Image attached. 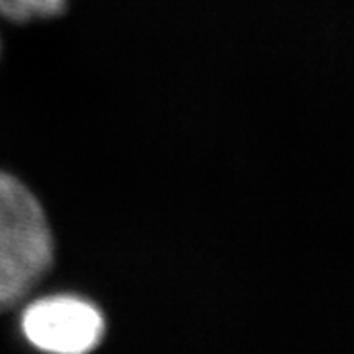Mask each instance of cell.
<instances>
[{
	"label": "cell",
	"instance_id": "6da1fadb",
	"mask_svg": "<svg viewBox=\"0 0 354 354\" xmlns=\"http://www.w3.org/2000/svg\"><path fill=\"white\" fill-rule=\"evenodd\" d=\"M42 206L19 179L0 172V313L17 308L53 266Z\"/></svg>",
	"mask_w": 354,
	"mask_h": 354
},
{
	"label": "cell",
	"instance_id": "7a4b0ae2",
	"mask_svg": "<svg viewBox=\"0 0 354 354\" xmlns=\"http://www.w3.org/2000/svg\"><path fill=\"white\" fill-rule=\"evenodd\" d=\"M22 333L29 344L55 354H84L105 336V318L88 300L56 295L37 300L22 315Z\"/></svg>",
	"mask_w": 354,
	"mask_h": 354
},
{
	"label": "cell",
	"instance_id": "3957f363",
	"mask_svg": "<svg viewBox=\"0 0 354 354\" xmlns=\"http://www.w3.org/2000/svg\"><path fill=\"white\" fill-rule=\"evenodd\" d=\"M66 8L67 0H0V15L13 22L51 19L64 13Z\"/></svg>",
	"mask_w": 354,
	"mask_h": 354
}]
</instances>
